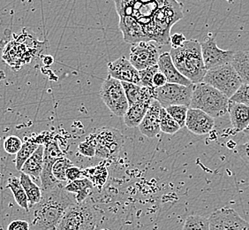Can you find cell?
<instances>
[{"mask_svg": "<svg viewBox=\"0 0 249 230\" xmlns=\"http://www.w3.org/2000/svg\"><path fill=\"white\" fill-rule=\"evenodd\" d=\"M76 203L75 197L65 190L61 183L47 192L32 209V230H58L67 208Z\"/></svg>", "mask_w": 249, "mask_h": 230, "instance_id": "6da1fadb", "label": "cell"}, {"mask_svg": "<svg viewBox=\"0 0 249 230\" xmlns=\"http://www.w3.org/2000/svg\"><path fill=\"white\" fill-rule=\"evenodd\" d=\"M170 55L178 70L194 84L202 82L206 75L201 43L196 39L187 40L182 46L171 48Z\"/></svg>", "mask_w": 249, "mask_h": 230, "instance_id": "7a4b0ae2", "label": "cell"}, {"mask_svg": "<svg viewBox=\"0 0 249 230\" xmlns=\"http://www.w3.org/2000/svg\"><path fill=\"white\" fill-rule=\"evenodd\" d=\"M230 98L205 82L194 85L190 108L203 111L213 118L222 117L228 113Z\"/></svg>", "mask_w": 249, "mask_h": 230, "instance_id": "3957f363", "label": "cell"}, {"mask_svg": "<svg viewBox=\"0 0 249 230\" xmlns=\"http://www.w3.org/2000/svg\"><path fill=\"white\" fill-rule=\"evenodd\" d=\"M182 18V5L180 3L163 6L155 13L150 23L144 28V31L149 41L168 44L170 43V31L173 25Z\"/></svg>", "mask_w": 249, "mask_h": 230, "instance_id": "277c9868", "label": "cell"}, {"mask_svg": "<svg viewBox=\"0 0 249 230\" xmlns=\"http://www.w3.org/2000/svg\"><path fill=\"white\" fill-rule=\"evenodd\" d=\"M96 226V212L89 204L82 202L67 208L58 230H95Z\"/></svg>", "mask_w": 249, "mask_h": 230, "instance_id": "5b68a950", "label": "cell"}, {"mask_svg": "<svg viewBox=\"0 0 249 230\" xmlns=\"http://www.w3.org/2000/svg\"><path fill=\"white\" fill-rule=\"evenodd\" d=\"M202 82L214 87L229 98L242 84L240 76L231 63L207 70Z\"/></svg>", "mask_w": 249, "mask_h": 230, "instance_id": "8992f818", "label": "cell"}, {"mask_svg": "<svg viewBox=\"0 0 249 230\" xmlns=\"http://www.w3.org/2000/svg\"><path fill=\"white\" fill-rule=\"evenodd\" d=\"M96 147V157L110 158L119 153L123 144V135L119 130L112 128L96 130L87 136Z\"/></svg>", "mask_w": 249, "mask_h": 230, "instance_id": "52a82bcc", "label": "cell"}, {"mask_svg": "<svg viewBox=\"0 0 249 230\" xmlns=\"http://www.w3.org/2000/svg\"><path fill=\"white\" fill-rule=\"evenodd\" d=\"M100 96L109 110L116 116L123 117L129 107L122 83L109 76L102 84Z\"/></svg>", "mask_w": 249, "mask_h": 230, "instance_id": "ba28073f", "label": "cell"}, {"mask_svg": "<svg viewBox=\"0 0 249 230\" xmlns=\"http://www.w3.org/2000/svg\"><path fill=\"white\" fill-rule=\"evenodd\" d=\"M194 85L185 86L177 83L167 82L163 86L155 88V99L163 108L171 106H190Z\"/></svg>", "mask_w": 249, "mask_h": 230, "instance_id": "9c48e42d", "label": "cell"}, {"mask_svg": "<svg viewBox=\"0 0 249 230\" xmlns=\"http://www.w3.org/2000/svg\"><path fill=\"white\" fill-rule=\"evenodd\" d=\"M210 230H249V223L232 208L222 207L209 218Z\"/></svg>", "mask_w": 249, "mask_h": 230, "instance_id": "30bf717a", "label": "cell"}, {"mask_svg": "<svg viewBox=\"0 0 249 230\" xmlns=\"http://www.w3.org/2000/svg\"><path fill=\"white\" fill-rule=\"evenodd\" d=\"M201 53L207 70L220 67L225 64H230L234 57L235 52L231 50H222L216 44L215 37L209 34L202 43H201Z\"/></svg>", "mask_w": 249, "mask_h": 230, "instance_id": "8fae6325", "label": "cell"}, {"mask_svg": "<svg viewBox=\"0 0 249 230\" xmlns=\"http://www.w3.org/2000/svg\"><path fill=\"white\" fill-rule=\"evenodd\" d=\"M64 157V154L56 141L49 142L43 151V168L40 181L43 192H47L58 186L61 182L57 181L53 174V167L58 158Z\"/></svg>", "mask_w": 249, "mask_h": 230, "instance_id": "7c38bea8", "label": "cell"}, {"mask_svg": "<svg viewBox=\"0 0 249 230\" xmlns=\"http://www.w3.org/2000/svg\"><path fill=\"white\" fill-rule=\"evenodd\" d=\"M159 56L158 48L150 42L134 43L130 49V62L137 70L158 65Z\"/></svg>", "mask_w": 249, "mask_h": 230, "instance_id": "4fadbf2b", "label": "cell"}, {"mask_svg": "<svg viewBox=\"0 0 249 230\" xmlns=\"http://www.w3.org/2000/svg\"><path fill=\"white\" fill-rule=\"evenodd\" d=\"M109 77L120 82H132L141 85L139 70H137L129 59L122 56L108 64Z\"/></svg>", "mask_w": 249, "mask_h": 230, "instance_id": "5bb4252c", "label": "cell"}, {"mask_svg": "<svg viewBox=\"0 0 249 230\" xmlns=\"http://www.w3.org/2000/svg\"><path fill=\"white\" fill-rule=\"evenodd\" d=\"M185 127L193 134L204 135L213 130L215 120L203 111L188 108Z\"/></svg>", "mask_w": 249, "mask_h": 230, "instance_id": "9a60e30c", "label": "cell"}, {"mask_svg": "<svg viewBox=\"0 0 249 230\" xmlns=\"http://www.w3.org/2000/svg\"><path fill=\"white\" fill-rule=\"evenodd\" d=\"M119 26L125 43L134 44L140 42H150L142 26L133 16L120 15Z\"/></svg>", "mask_w": 249, "mask_h": 230, "instance_id": "2e32d148", "label": "cell"}, {"mask_svg": "<svg viewBox=\"0 0 249 230\" xmlns=\"http://www.w3.org/2000/svg\"><path fill=\"white\" fill-rule=\"evenodd\" d=\"M162 106L158 100L154 99L146 115L144 116L143 120H142L139 125V130L141 133L149 137L154 138L160 133V112Z\"/></svg>", "mask_w": 249, "mask_h": 230, "instance_id": "e0dca14e", "label": "cell"}, {"mask_svg": "<svg viewBox=\"0 0 249 230\" xmlns=\"http://www.w3.org/2000/svg\"><path fill=\"white\" fill-rule=\"evenodd\" d=\"M159 71L163 73L164 77L167 79V82L170 83H177L185 86H190L194 84L188 80L187 77H184L175 67L170 53H163L159 56L158 62Z\"/></svg>", "mask_w": 249, "mask_h": 230, "instance_id": "ac0fdd59", "label": "cell"}, {"mask_svg": "<svg viewBox=\"0 0 249 230\" xmlns=\"http://www.w3.org/2000/svg\"><path fill=\"white\" fill-rule=\"evenodd\" d=\"M155 99L154 94H149L128 107L124 114V122L128 128H137L143 120L151 102Z\"/></svg>", "mask_w": 249, "mask_h": 230, "instance_id": "d6986e66", "label": "cell"}, {"mask_svg": "<svg viewBox=\"0 0 249 230\" xmlns=\"http://www.w3.org/2000/svg\"><path fill=\"white\" fill-rule=\"evenodd\" d=\"M228 114L234 130L243 132L249 126V106L229 100Z\"/></svg>", "mask_w": 249, "mask_h": 230, "instance_id": "ffe728a7", "label": "cell"}, {"mask_svg": "<svg viewBox=\"0 0 249 230\" xmlns=\"http://www.w3.org/2000/svg\"><path fill=\"white\" fill-rule=\"evenodd\" d=\"M43 151L44 146L43 144H39L38 148L22 166L20 172H24L36 180H40L43 168Z\"/></svg>", "mask_w": 249, "mask_h": 230, "instance_id": "44dd1931", "label": "cell"}, {"mask_svg": "<svg viewBox=\"0 0 249 230\" xmlns=\"http://www.w3.org/2000/svg\"><path fill=\"white\" fill-rule=\"evenodd\" d=\"M94 184L88 178H81L72 182H69L65 186V190L67 192L74 194L75 200L78 204L85 201L87 197L91 193Z\"/></svg>", "mask_w": 249, "mask_h": 230, "instance_id": "7402d4cb", "label": "cell"}, {"mask_svg": "<svg viewBox=\"0 0 249 230\" xmlns=\"http://www.w3.org/2000/svg\"><path fill=\"white\" fill-rule=\"evenodd\" d=\"M19 181L27 194L28 200H29V209H30L42 199L43 197L42 188L39 187L36 182H33L32 178L24 172H20Z\"/></svg>", "mask_w": 249, "mask_h": 230, "instance_id": "603a6c76", "label": "cell"}, {"mask_svg": "<svg viewBox=\"0 0 249 230\" xmlns=\"http://www.w3.org/2000/svg\"><path fill=\"white\" fill-rule=\"evenodd\" d=\"M231 64L240 76L242 83L249 84V52L236 51Z\"/></svg>", "mask_w": 249, "mask_h": 230, "instance_id": "cb8c5ba5", "label": "cell"}, {"mask_svg": "<svg viewBox=\"0 0 249 230\" xmlns=\"http://www.w3.org/2000/svg\"><path fill=\"white\" fill-rule=\"evenodd\" d=\"M6 188L11 190L18 206L21 207L22 209H24L27 212H29V200H28V197H27L24 189L20 183L19 178L15 177V176L10 177L8 179Z\"/></svg>", "mask_w": 249, "mask_h": 230, "instance_id": "d4e9b609", "label": "cell"}, {"mask_svg": "<svg viewBox=\"0 0 249 230\" xmlns=\"http://www.w3.org/2000/svg\"><path fill=\"white\" fill-rule=\"evenodd\" d=\"M39 144L36 141L32 139L27 140L22 144L21 148L16 154V159H15V168L16 170L20 171L22 166L24 165L27 159L35 153V151L38 148Z\"/></svg>", "mask_w": 249, "mask_h": 230, "instance_id": "484cf974", "label": "cell"}, {"mask_svg": "<svg viewBox=\"0 0 249 230\" xmlns=\"http://www.w3.org/2000/svg\"><path fill=\"white\" fill-rule=\"evenodd\" d=\"M180 126L178 124L177 121L169 115L165 108L162 107L160 112V130L163 133L169 134H174L180 130Z\"/></svg>", "mask_w": 249, "mask_h": 230, "instance_id": "4316f807", "label": "cell"}, {"mask_svg": "<svg viewBox=\"0 0 249 230\" xmlns=\"http://www.w3.org/2000/svg\"><path fill=\"white\" fill-rule=\"evenodd\" d=\"M84 177L88 178L91 181L92 183L97 185H104L106 182L108 172L106 167H97V168H88L85 171H82Z\"/></svg>", "mask_w": 249, "mask_h": 230, "instance_id": "83f0119b", "label": "cell"}, {"mask_svg": "<svg viewBox=\"0 0 249 230\" xmlns=\"http://www.w3.org/2000/svg\"><path fill=\"white\" fill-rule=\"evenodd\" d=\"M182 230H210L209 219L203 216H188L183 225Z\"/></svg>", "mask_w": 249, "mask_h": 230, "instance_id": "f1b7e54d", "label": "cell"}, {"mask_svg": "<svg viewBox=\"0 0 249 230\" xmlns=\"http://www.w3.org/2000/svg\"><path fill=\"white\" fill-rule=\"evenodd\" d=\"M73 166L72 161L68 158L62 157L58 158L53 167V174L58 182H66L67 180V171L68 168Z\"/></svg>", "mask_w": 249, "mask_h": 230, "instance_id": "f546056e", "label": "cell"}, {"mask_svg": "<svg viewBox=\"0 0 249 230\" xmlns=\"http://www.w3.org/2000/svg\"><path fill=\"white\" fill-rule=\"evenodd\" d=\"M165 110L167 111L168 114L177 121L178 124L180 126L181 129L185 127L188 106H180V105L168 106L165 108Z\"/></svg>", "mask_w": 249, "mask_h": 230, "instance_id": "4dcf8cb0", "label": "cell"}, {"mask_svg": "<svg viewBox=\"0 0 249 230\" xmlns=\"http://www.w3.org/2000/svg\"><path fill=\"white\" fill-rule=\"evenodd\" d=\"M159 71L158 65L146 67L142 70H139L140 79L142 86L155 88L153 86V77Z\"/></svg>", "mask_w": 249, "mask_h": 230, "instance_id": "1f68e13d", "label": "cell"}, {"mask_svg": "<svg viewBox=\"0 0 249 230\" xmlns=\"http://www.w3.org/2000/svg\"><path fill=\"white\" fill-rule=\"evenodd\" d=\"M23 142L17 135H9L4 141V150L6 153L16 155L18 153Z\"/></svg>", "mask_w": 249, "mask_h": 230, "instance_id": "d6a6232c", "label": "cell"}, {"mask_svg": "<svg viewBox=\"0 0 249 230\" xmlns=\"http://www.w3.org/2000/svg\"><path fill=\"white\" fill-rule=\"evenodd\" d=\"M230 100L249 106V84L242 83L234 94L231 96Z\"/></svg>", "mask_w": 249, "mask_h": 230, "instance_id": "836d02e7", "label": "cell"}, {"mask_svg": "<svg viewBox=\"0 0 249 230\" xmlns=\"http://www.w3.org/2000/svg\"><path fill=\"white\" fill-rule=\"evenodd\" d=\"M78 151L85 157H96V147L91 140L88 137L79 144Z\"/></svg>", "mask_w": 249, "mask_h": 230, "instance_id": "e575fe53", "label": "cell"}, {"mask_svg": "<svg viewBox=\"0 0 249 230\" xmlns=\"http://www.w3.org/2000/svg\"><path fill=\"white\" fill-rule=\"evenodd\" d=\"M81 178H83V174H82V170L80 168L72 166L67 169V180L68 182H72Z\"/></svg>", "mask_w": 249, "mask_h": 230, "instance_id": "d590c367", "label": "cell"}, {"mask_svg": "<svg viewBox=\"0 0 249 230\" xmlns=\"http://www.w3.org/2000/svg\"><path fill=\"white\" fill-rule=\"evenodd\" d=\"M30 225L28 221L24 220H16L12 221L8 225L7 230H29Z\"/></svg>", "mask_w": 249, "mask_h": 230, "instance_id": "8d00e7d4", "label": "cell"}, {"mask_svg": "<svg viewBox=\"0 0 249 230\" xmlns=\"http://www.w3.org/2000/svg\"><path fill=\"white\" fill-rule=\"evenodd\" d=\"M187 40L186 37L182 33H175L171 36L170 43H172V48H178L182 46Z\"/></svg>", "mask_w": 249, "mask_h": 230, "instance_id": "74e56055", "label": "cell"}, {"mask_svg": "<svg viewBox=\"0 0 249 230\" xmlns=\"http://www.w3.org/2000/svg\"><path fill=\"white\" fill-rule=\"evenodd\" d=\"M238 154L244 160L245 163L249 166V141L238 146Z\"/></svg>", "mask_w": 249, "mask_h": 230, "instance_id": "f35d334b", "label": "cell"}, {"mask_svg": "<svg viewBox=\"0 0 249 230\" xmlns=\"http://www.w3.org/2000/svg\"><path fill=\"white\" fill-rule=\"evenodd\" d=\"M167 83V79L166 77H164L163 73L158 71L153 77V86L155 88L158 87L163 86Z\"/></svg>", "mask_w": 249, "mask_h": 230, "instance_id": "ab89813d", "label": "cell"}, {"mask_svg": "<svg viewBox=\"0 0 249 230\" xmlns=\"http://www.w3.org/2000/svg\"><path fill=\"white\" fill-rule=\"evenodd\" d=\"M43 62L47 64V65H51V64H53V58L51 56H47V57L43 59Z\"/></svg>", "mask_w": 249, "mask_h": 230, "instance_id": "60d3db41", "label": "cell"}, {"mask_svg": "<svg viewBox=\"0 0 249 230\" xmlns=\"http://www.w3.org/2000/svg\"><path fill=\"white\" fill-rule=\"evenodd\" d=\"M243 132H244V134H246V135H247V136L249 138V126L247 128V129H246V130H244V131H243Z\"/></svg>", "mask_w": 249, "mask_h": 230, "instance_id": "b9f144b4", "label": "cell"}, {"mask_svg": "<svg viewBox=\"0 0 249 230\" xmlns=\"http://www.w3.org/2000/svg\"><path fill=\"white\" fill-rule=\"evenodd\" d=\"M0 230H3V228H1V227H0Z\"/></svg>", "mask_w": 249, "mask_h": 230, "instance_id": "7bdbcfd3", "label": "cell"}]
</instances>
